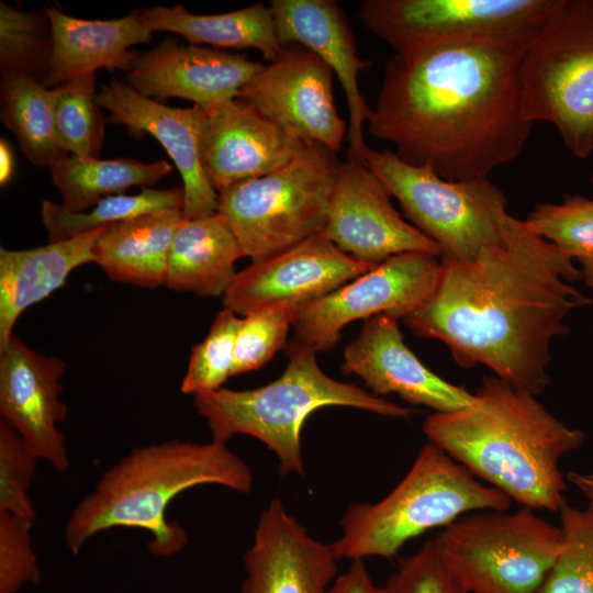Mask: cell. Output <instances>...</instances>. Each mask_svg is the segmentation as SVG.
Here are the masks:
<instances>
[{
  "mask_svg": "<svg viewBox=\"0 0 593 593\" xmlns=\"http://www.w3.org/2000/svg\"><path fill=\"white\" fill-rule=\"evenodd\" d=\"M579 279L570 256L508 214L502 244L469 260L441 257L435 290L403 320L414 335L446 344L460 367L485 366L537 395L550 380L552 339L593 302L571 284Z\"/></svg>",
  "mask_w": 593,
  "mask_h": 593,
  "instance_id": "obj_1",
  "label": "cell"
},
{
  "mask_svg": "<svg viewBox=\"0 0 593 593\" xmlns=\"http://www.w3.org/2000/svg\"><path fill=\"white\" fill-rule=\"evenodd\" d=\"M525 44L461 42L394 54L368 132L445 179L488 178L518 157L534 124L522 91Z\"/></svg>",
  "mask_w": 593,
  "mask_h": 593,
  "instance_id": "obj_2",
  "label": "cell"
},
{
  "mask_svg": "<svg viewBox=\"0 0 593 593\" xmlns=\"http://www.w3.org/2000/svg\"><path fill=\"white\" fill-rule=\"evenodd\" d=\"M473 394L469 406L426 417L428 440L522 507L559 512L568 489L559 461L582 446L584 433L494 374Z\"/></svg>",
  "mask_w": 593,
  "mask_h": 593,
  "instance_id": "obj_3",
  "label": "cell"
},
{
  "mask_svg": "<svg viewBox=\"0 0 593 593\" xmlns=\"http://www.w3.org/2000/svg\"><path fill=\"white\" fill-rule=\"evenodd\" d=\"M203 484L248 494L253 490L250 467L226 444L170 439L135 447L110 467L72 510L64 538L77 555L97 534L118 527L149 533L150 553L168 558L188 542L184 528L168 521L166 511L182 492Z\"/></svg>",
  "mask_w": 593,
  "mask_h": 593,
  "instance_id": "obj_4",
  "label": "cell"
},
{
  "mask_svg": "<svg viewBox=\"0 0 593 593\" xmlns=\"http://www.w3.org/2000/svg\"><path fill=\"white\" fill-rule=\"evenodd\" d=\"M289 362L276 380L251 390L219 389L194 396L212 440L226 444L235 435L262 441L277 457L280 475H304L301 429L324 406H347L382 416L406 418L413 410L356 384L337 381L318 366L315 354L287 350Z\"/></svg>",
  "mask_w": 593,
  "mask_h": 593,
  "instance_id": "obj_5",
  "label": "cell"
},
{
  "mask_svg": "<svg viewBox=\"0 0 593 593\" xmlns=\"http://www.w3.org/2000/svg\"><path fill=\"white\" fill-rule=\"evenodd\" d=\"M511 506L506 494L481 482L428 441L387 496L347 507L340 537L331 545L338 559H391L409 540L429 529L446 527L471 512L508 511Z\"/></svg>",
  "mask_w": 593,
  "mask_h": 593,
  "instance_id": "obj_6",
  "label": "cell"
},
{
  "mask_svg": "<svg viewBox=\"0 0 593 593\" xmlns=\"http://www.w3.org/2000/svg\"><path fill=\"white\" fill-rule=\"evenodd\" d=\"M525 110L551 123L577 157L593 153V0H556L525 44Z\"/></svg>",
  "mask_w": 593,
  "mask_h": 593,
  "instance_id": "obj_7",
  "label": "cell"
},
{
  "mask_svg": "<svg viewBox=\"0 0 593 593\" xmlns=\"http://www.w3.org/2000/svg\"><path fill=\"white\" fill-rule=\"evenodd\" d=\"M336 154L305 144L283 167L219 193L217 213L253 261L322 233L338 165Z\"/></svg>",
  "mask_w": 593,
  "mask_h": 593,
  "instance_id": "obj_8",
  "label": "cell"
},
{
  "mask_svg": "<svg viewBox=\"0 0 593 593\" xmlns=\"http://www.w3.org/2000/svg\"><path fill=\"white\" fill-rule=\"evenodd\" d=\"M467 593H539L561 546L562 530L529 507L462 515L435 538Z\"/></svg>",
  "mask_w": 593,
  "mask_h": 593,
  "instance_id": "obj_9",
  "label": "cell"
},
{
  "mask_svg": "<svg viewBox=\"0 0 593 593\" xmlns=\"http://www.w3.org/2000/svg\"><path fill=\"white\" fill-rule=\"evenodd\" d=\"M362 163L398 200L411 224L440 247L443 258L469 260L504 242L507 200L489 177L449 180L392 150L370 147Z\"/></svg>",
  "mask_w": 593,
  "mask_h": 593,
  "instance_id": "obj_10",
  "label": "cell"
},
{
  "mask_svg": "<svg viewBox=\"0 0 593 593\" xmlns=\"http://www.w3.org/2000/svg\"><path fill=\"white\" fill-rule=\"evenodd\" d=\"M556 0H366L362 23L395 54L461 42L527 43Z\"/></svg>",
  "mask_w": 593,
  "mask_h": 593,
  "instance_id": "obj_11",
  "label": "cell"
},
{
  "mask_svg": "<svg viewBox=\"0 0 593 593\" xmlns=\"http://www.w3.org/2000/svg\"><path fill=\"white\" fill-rule=\"evenodd\" d=\"M440 260L427 253H403L301 309L292 321L287 350L313 354L334 347L344 326L379 314L404 318L436 288Z\"/></svg>",
  "mask_w": 593,
  "mask_h": 593,
  "instance_id": "obj_12",
  "label": "cell"
},
{
  "mask_svg": "<svg viewBox=\"0 0 593 593\" xmlns=\"http://www.w3.org/2000/svg\"><path fill=\"white\" fill-rule=\"evenodd\" d=\"M333 69L300 44L282 45L240 89L238 99L304 144L342 149L348 125L338 115Z\"/></svg>",
  "mask_w": 593,
  "mask_h": 593,
  "instance_id": "obj_13",
  "label": "cell"
},
{
  "mask_svg": "<svg viewBox=\"0 0 593 593\" xmlns=\"http://www.w3.org/2000/svg\"><path fill=\"white\" fill-rule=\"evenodd\" d=\"M321 235L344 253L370 264L411 251L436 257L443 254L434 240L403 220L382 181L357 160L337 165Z\"/></svg>",
  "mask_w": 593,
  "mask_h": 593,
  "instance_id": "obj_14",
  "label": "cell"
},
{
  "mask_svg": "<svg viewBox=\"0 0 593 593\" xmlns=\"http://www.w3.org/2000/svg\"><path fill=\"white\" fill-rule=\"evenodd\" d=\"M377 265L351 257L318 234L238 271L223 303L243 316L273 305H287L296 314Z\"/></svg>",
  "mask_w": 593,
  "mask_h": 593,
  "instance_id": "obj_15",
  "label": "cell"
},
{
  "mask_svg": "<svg viewBox=\"0 0 593 593\" xmlns=\"http://www.w3.org/2000/svg\"><path fill=\"white\" fill-rule=\"evenodd\" d=\"M65 361L37 353L18 336L0 348V414L40 459L56 471L70 466L65 435L58 424L67 417L60 380Z\"/></svg>",
  "mask_w": 593,
  "mask_h": 593,
  "instance_id": "obj_16",
  "label": "cell"
},
{
  "mask_svg": "<svg viewBox=\"0 0 593 593\" xmlns=\"http://www.w3.org/2000/svg\"><path fill=\"white\" fill-rule=\"evenodd\" d=\"M262 67L242 54L166 38L138 54L125 78L128 86L147 98H182L210 112L236 99Z\"/></svg>",
  "mask_w": 593,
  "mask_h": 593,
  "instance_id": "obj_17",
  "label": "cell"
},
{
  "mask_svg": "<svg viewBox=\"0 0 593 593\" xmlns=\"http://www.w3.org/2000/svg\"><path fill=\"white\" fill-rule=\"evenodd\" d=\"M399 320L389 314L366 320L359 335L345 347L342 371L359 377L378 396L395 394L435 412L469 406L474 394L429 370L405 345Z\"/></svg>",
  "mask_w": 593,
  "mask_h": 593,
  "instance_id": "obj_18",
  "label": "cell"
},
{
  "mask_svg": "<svg viewBox=\"0 0 593 593\" xmlns=\"http://www.w3.org/2000/svg\"><path fill=\"white\" fill-rule=\"evenodd\" d=\"M97 103L108 121L155 137L179 170L184 190L187 217L217 212L219 193L210 184L201 160V132L205 111L198 105L171 108L147 98L127 82L111 79L97 93Z\"/></svg>",
  "mask_w": 593,
  "mask_h": 593,
  "instance_id": "obj_19",
  "label": "cell"
},
{
  "mask_svg": "<svg viewBox=\"0 0 593 593\" xmlns=\"http://www.w3.org/2000/svg\"><path fill=\"white\" fill-rule=\"evenodd\" d=\"M337 560L332 545L313 538L273 499L260 513L245 553L240 593H328Z\"/></svg>",
  "mask_w": 593,
  "mask_h": 593,
  "instance_id": "obj_20",
  "label": "cell"
},
{
  "mask_svg": "<svg viewBox=\"0 0 593 593\" xmlns=\"http://www.w3.org/2000/svg\"><path fill=\"white\" fill-rule=\"evenodd\" d=\"M269 7L280 44L309 48L337 76L348 107V159L362 163L368 148L363 125L370 120L372 108L360 92L358 76L371 63L359 57L353 29L342 8L334 0H272Z\"/></svg>",
  "mask_w": 593,
  "mask_h": 593,
  "instance_id": "obj_21",
  "label": "cell"
},
{
  "mask_svg": "<svg viewBox=\"0 0 593 593\" xmlns=\"http://www.w3.org/2000/svg\"><path fill=\"white\" fill-rule=\"evenodd\" d=\"M304 145L236 98L205 112L201 160L210 184L220 193L283 167Z\"/></svg>",
  "mask_w": 593,
  "mask_h": 593,
  "instance_id": "obj_22",
  "label": "cell"
},
{
  "mask_svg": "<svg viewBox=\"0 0 593 593\" xmlns=\"http://www.w3.org/2000/svg\"><path fill=\"white\" fill-rule=\"evenodd\" d=\"M44 8L53 34L49 70L42 82L47 88L102 68L126 74L139 54L131 47L152 38L142 12L112 20H87L70 16L54 5Z\"/></svg>",
  "mask_w": 593,
  "mask_h": 593,
  "instance_id": "obj_23",
  "label": "cell"
},
{
  "mask_svg": "<svg viewBox=\"0 0 593 593\" xmlns=\"http://www.w3.org/2000/svg\"><path fill=\"white\" fill-rule=\"evenodd\" d=\"M103 228L31 249L0 248V348L29 306L59 289L76 268L94 261Z\"/></svg>",
  "mask_w": 593,
  "mask_h": 593,
  "instance_id": "obj_24",
  "label": "cell"
},
{
  "mask_svg": "<svg viewBox=\"0 0 593 593\" xmlns=\"http://www.w3.org/2000/svg\"><path fill=\"white\" fill-rule=\"evenodd\" d=\"M186 219L183 210H165L105 226L94 245L93 262L116 282L165 286L172 238Z\"/></svg>",
  "mask_w": 593,
  "mask_h": 593,
  "instance_id": "obj_25",
  "label": "cell"
},
{
  "mask_svg": "<svg viewBox=\"0 0 593 593\" xmlns=\"http://www.w3.org/2000/svg\"><path fill=\"white\" fill-rule=\"evenodd\" d=\"M243 256L221 214L187 217L172 238L165 286L198 296H223L237 273L235 264Z\"/></svg>",
  "mask_w": 593,
  "mask_h": 593,
  "instance_id": "obj_26",
  "label": "cell"
},
{
  "mask_svg": "<svg viewBox=\"0 0 593 593\" xmlns=\"http://www.w3.org/2000/svg\"><path fill=\"white\" fill-rule=\"evenodd\" d=\"M142 14L152 32H172L181 35L192 45L254 48L269 61L282 47L271 9L269 4L261 2L217 14H193L182 4L152 7L144 10Z\"/></svg>",
  "mask_w": 593,
  "mask_h": 593,
  "instance_id": "obj_27",
  "label": "cell"
},
{
  "mask_svg": "<svg viewBox=\"0 0 593 593\" xmlns=\"http://www.w3.org/2000/svg\"><path fill=\"white\" fill-rule=\"evenodd\" d=\"M49 169L63 205L72 212H83L107 197L124 194L131 187L154 186L171 172L172 166L166 160L142 163L67 155Z\"/></svg>",
  "mask_w": 593,
  "mask_h": 593,
  "instance_id": "obj_28",
  "label": "cell"
},
{
  "mask_svg": "<svg viewBox=\"0 0 593 593\" xmlns=\"http://www.w3.org/2000/svg\"><path fill=\"white\" fill-rule=\"evenodd\" d=\"M0 119L33 165L51 167L69 155L58 133L52 88L40 81L1 76Z\"/></svg>",
  "mask_w": 593,
  "mask_h": 593,
  "instance_id": "obj_29",
  "label": "cell"
},
{
  "mask_svg": "<svg viewBox=\"0 0 593 593\" xmlns=\"http://www.w3.org/2000/svg\"><path fill=\"white\" fill-rule=\"evenodd\" d=\"M184 190L144 188L137 194H115L100 200L83 212H72L63 204L44 200L41 219L48 243L61 242L145 213L183 210Z\"/></svg>",
  "mask_w": 593,
  "mask_h": 593,
  "instance_id": "obj_30",
  "label": "cell"
},
{
  "mask_svg": "<svg viewBox=\"0 0 593 593\" xmlns=\"http://www.w3.org/2000/svg\"><path fill=\"white\" fill-rule=\"evenodd\" d=\"M53 54V34L45 8L22 11L0 2L1 76H25L41 83Z\"/></svg>",
  "mask_w": 593,
  "mask_h": 593,
  "instance_id": "obj_31",
  "label": "cell"
},
{
  "mask_svg": "<svg viewBox=\"0 0 593 593\" xmlns=\"http://www.w3.org/2000/svg\"><path fill=\"white\" fill-rule=\"evenodd\" d=\"M524 223L578 260L586 286L593 289V199L575 194L566 195L561 203L539 204Z\"/></svg>",
  "mask_w": 593,
  "mask_h": 593,
  "instance_id": "obj_32",
  "label": "cell"
},
{
  "mask_svg": "<svg viewBox=\"0 0 593 593\" xmlns=\"http://www.w3.org/2000/svg\"><path fill=\"white\" fill-rule=\"evenodd\" d=\"M58 133L69 155L99 157L104 119L97 103L96 74L70 79L52 88Z\"/></svg>",
  "mask_w": 593,
  "mask_h": 593,
  "instance_id": "obj_33",
  "label": "cell"
},
{
  "mask_svg": "<svg viewBox=\"0 0 593 593\" xmlns=\"http://www.w3.org/2000/svg\"><path fill=\"white\" fill-rule=\"evenodd\" d=\"M559 513L562 546L539 593H593V511L566 501Z\"/></svg>",
  "mask_w": 593,
  "mask_h": 593,
  "instance_id": "obj_34",
  "label": "cell"
},
{
  "mask_svg": "<svg viewBox=\"0 0 593 593\" xmlns=\"http://www.w3.org/2000/svg\"><path fill=\"white\" fill-rule=\"evenodd\" d=\"M240 318L224 307L215 316L204 339L192 347L180 390L199 395L221 389L232 377L234 348Z\"/></svg>",
  "mask_w": 593,
  "mask_h": 593,
  "instance_id": "obj_35",
  "label": "cell"
},
{
  "mask_svg": "<svg viewBox=\"0 0 593 593\" xmlns=\"http://www.w3.org/2000/svg\"><path fill=\"white\" fill-rule=\"evenodd\" d=\"M295 311L287 305L268 306L240 318L235 339L232 376L259 369L287 346Z\"/></svg>",
  "mask_w": 593,
  "mask_h": 593,
  "instance_id": "obj_36",
  "label": "cell"
},
{
  "mask_svg": "<svg viewBox=\"0 0 593 593\" xmlns=\"http://www.w3.org/2000/svg\"><path fill=\"white\" fill-rule=\"evenodd\" d=\"M41 460L23 437L0 421V511L34 522L36 512L27 494Z\"/></svg>",
  "mask_w": 593,
  "mask_h": 593,
  "instance_id": "obj_37",
  "label": "cell"
},
{
  "mask_svg": "<svg viewBox=\"0 0 593 593\" xmlns=\"http://www.w3.org/2000/svg\"><path fill=\"white\" fill-rule=\"evenodd\" d=\"M32 527L33 521L0 511V593H19L26 584L41 583Z\"/></svg>",
  "mask_w": 593,
  "mask_h": 593,
  "instance_id": "obj_38",
  "label": "cell"
},
{
  "mask_svg": "<svg viewBox=\"0 0 593 593\" xmlns=\"http://www.w3.org/2000/svg\"><path fill=\"white\" fill-rule=\"evenodd\" d=\"M385 593H467L440 555L435 539L401 560Z\"/></svg>",
  "mask_w": 593,
  "mask_h": 593,
  "instance_id": "obj_39",
  "label": "cell"
},
{
  "mask_svg": "<svg viewBox=\"0 0 593 593\" xmlns=\"http://www.w3.org/2000/svg\"><path fill=\"white\" fill-rule=\"evenodd\" d=\"M328 593H385L372 581L363 560H353L349 568L332 583Z\"/></svg>",
  "mask_w": 593,
  "mask_h": 593,
  "instance_id": "obj_40",
  "label": "cell"
},
{
  "mask_svg": "<svg viewBox=\"0 0 593 593\" xmlns=\"http://www.w3.org/2000/svg\"><path fill=\"white\" fill-rule=\"evenodd\" d=\"M566 479L583 494L588 508L593 511V472L569 471Z\"/></svg>",
  "mask_w": 593,
  "mask_h": 593,
  "instance_id": "obj_41",
  "label": "cell"
},
{
  "mask_svg": "<svg viewBox=\"0 0 593 593\" xmlns=\"http://www.w3.org/2000/svg\"><path fill=\"white\" fill-rule=\"evenodd\" d=\"M14 169V159L12 150L8 142L3 138L0 141V183L1 186L7 184Z\"/></svg>",
  "mask_w": 593,
  "mask_h": 593,
  "instance_id": "obj_42",
  "label": "cell"
},
{
  "mask_svg": "<svg viewBox=\"0 0 593 593\" xmlns=\"http://www.w3.org/2000/svg\"><path fill=\"white\" fill-rule=\"evenodd\" d=\"M590 181H591V183H592V186H593V174H592V176H591Z\"/></svg>",
  "mask_w": 593,
  "mask_h": 593,
  "instance_id": "obj_43",
  "label": "cell"
}]
</instances>
